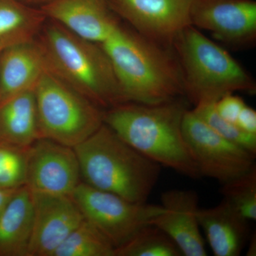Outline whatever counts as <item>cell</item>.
Segmentation results:
<instances>
[{"instance_id": "cell-1", "label": "cell", "mask_w": 256, "mask_h": 256, "mask_svg": "<svg viewBox=\"0 0 256 256\" xmlns=\"http://www.w3.org/2000/svg\"><path fill=\"white\" fill-rule=\"evenodd\" d=\"M100 44L110 58L124 102L153 105L184 97L182 74L171 47L121 22Z\"/></svg>"}, {"instance_id": "cell-2", "label": "cell", "mask_w": 256, "mask_h": 256, "mask_svg": "<svg viewBox=\"0 0 256 256\" xmlns=\"http://www.w3.org/2000/svg\"><path fill=\"white\" fill-rule=\"evenodd\" d=\"M182 98L162 104L127 102L104 111V124L160 166L188 178H202L182 133L188 110Z\"/></svg>"}, {"instance_id": "cell-3", "label": "cell", "mask_w": 256, "mask_h": 256, "mask_svg": "<svg viewBox=\"0 0 256 256\" xmlns=\"http://www.w3.org/2000/svg\"><path fill=\"white\" fill-rule=\"evenodd\" d=\"M84 182L134 203H146L161 166L124 142L104 124L74 148Z\"/></svg>"}, {"instance_id": "cell-4", "label": "cell", "mask_w": 256, "mask_h": 256, "mask_svg": "<svg viewBox=\"0 0 256 256\" xmlns=\"http://www.w3.org/2000/svg\"><path fill=\"white\" fill-rule=\"evenodd\" d=\"M37 40L44 50L48 70L69 86L104 110L124 104L112 64L100 44L50 20Z\"/></svg>"}, {"instance_id": "cell-5", "label": "cell", "mask_w": 256, "mask_h": 256, "mask_svg": "<svg viewBox=\"0 0 256 256\" xmlns=\"http://www.w3.org/2000/svg\"><path fill=\"white\" fill-rule=\"evenodd\" d=\"M172 48L182 74L184 97L194 106L216 102L235 92H256L252 76L225 48L192 25L176 37Z\"/></svg>"}, {"instance_id": "cell-6", "label": "cell", "mask_w": 256, "mask_h": 256, "mask_svg": "<svg viewBox=\"0 0 256 256\" xmlns=\"http://www.w3.org/2000/svg\"><path fill=\"white\" fill-rule=\"evenodd\" d=\"M40 137L75 148L104 124V109L48 70L34 88Z\"/></svg>"}, {"instance_id": "cell-7", "label": "cell", "mask_w": 256, "mask_h": 256, "mask_svg": "<svg viewBox=\"0 0 256 256\" xmlns=\"http://www.w3.org/2000/svg\"><path fill=\"white\" fill-rule=\"evenodd\" d=\"M72 197L84 218L95 226L116 249L163 210L162 205L134 203L84 182L79 184Z\"/></svg>"}, {"instance_id": "cell-8", "label": "cell", "mask_w": 256, "mask_h": 256, "mask_svg": "<svg viewBox=\"0 0 256 256\" xmlns=\"http://www.w3.org/2000/svg\"><path fill=\"white\" fill-rule=\"evenodd\" d=\"M182 133L202 178L223 184L256 166V154L222 137L192 110L184 114Z\"/></svg>"}, {"instance_id": "cell-9", "label": "cell", "mask_w": 256, "mask_h": 256, "mask_svg": "<svg viewBox=\"0 0 256 256\" xmlns=\"http://www.w3.org/2000/svg\"><path fill=\"white\" fill-rule=\"evenodd\" d=\"M190 25L235 50L256 43L255 0H193Z\"/></svg>"}, {"instance_id": "cell-10", "label": "cell", "mask_w": 256, "mask_h": 256, "mask_svg": "<svg viewBox=\"0 0 256 256\" xmlns=\"http://www.w3.org/2000/svg\"><path fill=\"white\" fill-rule=\"evenodd\" d=\"M114 14L143 36L171 47L190 26L193 0H108Z\"/></svg>"}, {"instance_id": "cell-11", "label": "cell", "mask_w": 256, "mask_h": 256, "mask_svg": "<svg viewBox=\"0 0 256 256\" xmlns=\"http://www.w3.org/2000/svg\"><path fill=\"white\" fill-rule=\"evenodd\" d=\"M82 182L73 148L40 138L28 148L26 186L32 192L72 196Z\"/></svg>"}, {"instance_id": "cell-12", "label": "cell", "mask_w": 256, "mask_h": 256, "mask_svg": "<svg viewBox=\"0 0 256 256\" xmlns=\"http://www.w3.org/2000/svg\"><path fill=\"white\" fill-rule=\"evenodd\" d=\"M32 192L33 226L28 256H53L84 216L72 196Z\"/></svg>"}, {"instance_id": "cell-13", "label": "cell", "mask_w": 256, "mask_h": 256, "mask_svg": "<svg viewBox=\"0 0 256 256\" xmlns=\"http://www.w3.org/2000/svg\"><path fill=\"white\" fill-rule=\"evenodd\" d=\"M163 210L151 220L172 239L182 256H206L198 220V197L192 190H173L162 194Z\"/></svg>"}, {"instance_id": "cell-14", "label": "cell", "mask_w": 256, "mask_h": 256, "mask_svg": "<svg viewBox=\"0 0 256 256\" xmlns=\"http://www.w3.org/2000/svg\"><path fill=\"white\" fill-rule=\"evenodd\" d=\"M40 9L47 20L98 44L104 43L121 22L108 0H54Z\"/></svg>"}, {"instance_id": "cell-15", "label": "cell", "mask_w": 256, "mask_h": 256, "mask_svg": "<svg viewBox=\"0 0 256 256\" xmlns=\"http://www.w3.org/2000/svg\"><path fill=\"white\" fill-rule=\"evenodd\" d=\"M48 70L44 50L37 38L1 50L0 104L18 94L34 90Z\"/></svg>"}, {"instance_id": "cell-16", "label": "cell", "mask_w": 256, "mask_h": 256, "mask_svg": "<svg viewBox=\"0 0 256 256\" xmlns=\"http://www.w3.org/2000/svg\"><path fill=\"white\" fill-rule=\"evenodd\" d=\"M200 228L216 256H238L249 233L248 220L222 200L216 206L198 210Z\"/></svg>"}, {"instance_id": "cell-17", "label": "cell", "mask_w": 256, "mask_h": 256, "mask_svg": "<svg viewBox=\"0 0 256 256\" xmlns=\"http://www.w3.org/2000/svg\"><path fill=\"white\" fill-rule=\"evenodd\" d=\"M33 226L32 192L18 188L0 215V256H28Z\"/></svg>"}, {"instance_id": "cell-18", "label": "cell", "mask_w": 256, "mask_h": 256, "mask_svg": "<svg viewBox=\"0 0 256 256\" xmlns=\"http://www.w3.org/2000/svg\"><path fill=\"white\" fill-rule=\"evenodd\" d=\"M40 138L34 90L0 104V142L28 148Z\"/></svg>"}, {"instance_id": "cell-19", "label": "cell", "mask_w": 256, "mask_h": 256, "mask_svg": "<svg viewBox=\"0 0 256 256\" xmlns=\"http://www.w3.org/2000/svg\"><path fill=\"white\" fill-rule=\"evenodd\" d=\"M46 20L40 8L18 0H0V52L36 40Z\"/></svg>"}, {"instance_id": "cell-20", "label": "cell", "mask_w": 256, "mask_h": 256, "mask_svg": "<svg viewBox=\"0 0 256 256\" xmlns=\"http://www.w3.org/2000/svg\"><path fill=\"white\" fill-rule=\"evenodd\" d=\"M114 250L110 240L84 218L53 256H114Z\"/></svg>"}, {"instance_id": "cell-21", "label": "cell", "mask_w": 256, "mask_h": 256, "mask_svg": "<svg viewBox=\"0 0 256 256\" xmlns=\"http://www.w3.org/2000/svg\"><path fill=\"white\" fill-rule=\"evenodd\" d=\"M182 256L172 239L152 224L144 226L127 242L114 250V256Z\"/></svg>"}, {"instance_id": "cell-22", "label": "cell", "mask_w": 256, "mask_h": 256, "mask_svg": "<svg viewBox=\"0 0 256 256\" xmlns=\"http://www.w3.org/2000/svg\"><path fill=\"white\" fill-rule=\"evenodd\" d=\"M223 200L248 222L256 220V166L246 174L224 183Z\"/></svg>"}, {"instance_id": "cell-23", "label": "cell", "mask_w": 256, "mask_h": 256, "mask_svg": "<svg viewBox=\"0 0 256 256\" xmlns=\"http://www.w3.org/2000/svg\"><path fill=\"white\" fill-rule=\"evenodd\" d=\"M28 148L0 142V188L26 186Z\"/></svg>"}, {"instance_id": "cell-24", "label": "cell", "mask_w": 256, "mask_h": 256, "mask_svg": "<svg viewBox=\"0 0 256 256\" xmlns=\"http://www.w3.org/2000/svg\"><path fill=\"white\" fill-rule=\"evenodd\" d=\"M192 110L222 137L256 154V134L245 132L236 124L222 118L216 110L215 102L198 104Z\"/></svg>"}, {"instance_id": "cell-25", "label": "cell", "mask_w": 256, "mask_h": 256, "mask_svg": "<svg viewBox=\"0 0 256 256\" xmlns=\"http://www.w3.org/2000/svg\"><path fill=\"white\" fill-rule=\"evenodd\" d=\"M245 105V102L242 98L234 94L224 95L215 102L216 110L220 117L235 124L240 111Z\"/></svg>"}, {"instance_id": "cell-26", "label": "cell", "mask_w": 256, "mask_h": 256, "mask_svg": "<svg viewBox=\"0 0 256 256\" xmlns=\"http://www.w3.org/2000/svg\"><path fill=\"white\" fill-rule=\"evenodd\" d=\"M236 124L245 132L256 134V111L246 104Z\"/></svg>"}, {"instance_id": "cell-27", "label": "cell", "mask_w": 256, "mask_h": 256, "mask_svg": "<svg viewBox=\"0 0 256 256\" xmlns=\"http://www.w3.org/2000/svg\"><path fill=\"white\" fill-rule=\"evenodd\" d=\"M16 190H4V188H0V215L2 213L3 210L8 206V204L12 200L15 192L18 191Z\"/></svg>"}, {"instance_id": "cell-28", "label": "cell", "mask_w": 256, "mask_h": 256, "mask_svg": "<svg viewBox=\"0 0 256 256\" xmlns=\"http://www.w3.org/2000/svg\"><path fill=\"white\" fill-rule=\"evenodd\" d=\"M24 4L28 5V6H33V8H41L45 5L50 4L54 0H18Z\"/></svg>"}, {"instance_id": "cell-29", "label": "cell", "mask_w": 256, "mask_h": 256, "mask_svg": "<svg viewBox=\"0 0 256 256\" xmlns=\"http://www.w3.org/2000/svg\"><path fill=\"white\" fill-rule=\"evenodd\" d=\"M248 256H256V234L252 236L250 238V242H249L248 249Z\"/></svg>"}]
</instances>
